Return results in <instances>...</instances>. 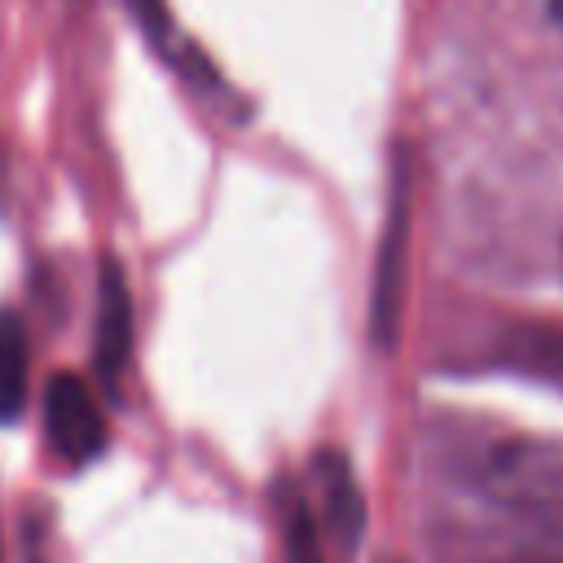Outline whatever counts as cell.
I'll return each instance as SVG.
<instances>
[{
  "instance_id": "cell-2",
  "label": "cell",
  "mask_w": 563,
  "mask_h": 563,
  "mask_svg": "<svg viewBox=\"0 0 563 563\" xmlns=\"http://www.w3.org/2000/svg\"><path fill=\"white\" fill-rule=\"evenodd\" d=\"M44 431H48V449L70 466H84L106 449V413L79 374H57L48 383Z\"/></svg>"
},
{
  "instance_id": "cell-9",
  "label": "cell",
  "mask_w": 563,
  "mask_h": 563,
  "mask_svg": "<svg viewBox=\"0 0 563 563\" xmlns=\"http://www.w3.org/2000/svg\"><path fill=\"white\" fill-rule=\"evenodd\" d=\"M550 4H554V13H559V18H563V0H550Z\"/></svg>"
},
{
  "instance_id": "cell-8",
  "label": "cell",
  "mask_w": 563,
  "mask_h": 563,
  "mask_svg": "<svg viewBox=\"0 0 563 563\" xmlns=\"http://www.w3.org/2000/svg\"><path fill=\"white\" fill-rule=\"evenodd\" d=\"M493 563H563V554H541V550H523V554H506Z\"/></svg>"
},
{
  "instance_id": "cell-3",
  "label": "cell",
  "mask_w": 563,
  "mask_h": 563,
  "mask_svg": "<svg viewBox=\"0 0 563 563\" xmlns=\"http://www.w3.org/2000/svg\"><path fill=\"white\" fill-rule=\"evenodd\" d=\"M317 471V484H321V506H325V528L334 537V545L343 554H352L361 545V532H365V497L356 488V475L347 466L343 453H317L312 462Z\"/></svg>"
},
{
  "instance_id": "cell-1",
  "label": "cell",
  "mask_w": 563,
  "mask_h": 563,
  "mask_svg": "<svg viewBox=\"0 0 563 563\" xmlns=\"http://www.w3.org/2000/svg\"><path fill=\"white\" fill-rule=\"evenodd\" d=\"M479 488L510 510H563V440L506 435L479 462Z\"/></svg>"
},
{
  "instance_id": "cell-7",
  "label": "cell",
  "mask_w": 563,
  "mask_h": 563,
  "mask_svg": "<svg viewBox=\"0 0 563 563\" xmlns=\"http://www.w3.org/2000/svg\"><path fill=\"white\" fill-rule=\"evenodd\" d=\"M282 537H286V563H325L321 537L303 497H290V493L282 497Z\"/></svg>"
},
{
  "instance_id": "cell-4",
  "label": "cell",
  "mask_w": 563,
  "mask_h": 563,
  "mask_svg": "<svg viewBox=\"0 0 563 563\" xmlns=\"http://www.w3.org/2000/svg\"><path fill=\"white\" fill-rule=\"evenodd\" d=\"M132 352V299L123 273L106 260L101 264V286H97V369L114 387L119 369L128 365Z\"/></svg>"
},
{
  "instance_id": "cell-5",
  "label": "cell",
  "mask_w": 563,
  "mask_h": 563,
  "mask_svg": "<svg viewBox=\"0 0 563 563\" xmlns=\"http://www.w3.org/2000/svg\"><path fill=\"white\" fill-rule=\"evenodd\" d=\"M497 361L515 374L563 387V325L559 321H519L501 334Z\"/></svg>"
},
{
  "instance_id": "cell-6",
  "label": "cell",
  "mask_w": 563,
  "mask_h": 563,
  "mask_svg": "<svg viewBox=\"0 0 563 563\" xmlns=\"http://www.w3.org/2000/svg\"><path fill=\"white\" fill-rule=\"evenodd\" d=\"M26 405V330L13 312H0V422H13Z\"/></svg>"
}]
</instances>
